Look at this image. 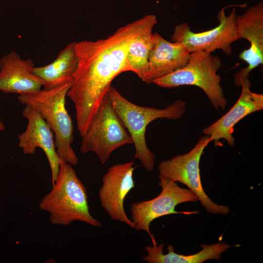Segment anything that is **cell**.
<instances>
[{
    "label": "cell",
    "instance_id": "5b68a950",
    "mask_svg": "<svg viewBox=\"0 0 263 263\" xmlns=\"http://www.w3.org/2000/svg\"><path fill=\"white\" fill-rule=\"evenodd\" d=\"M222 62L217 56L204 51L191 53L189 62L182 69L155 80L153 83L168 88L183 85L199 87L205 93L214 109L224 110L227 105L221 86L222 78L217 74Z\"/></svg>",
    "mask_w": 263,
    "mask_h": 263
},
{
    "label": "cell",
    "instance_id": "e0dca14e",
    "mask_svg": "<svg viewBox=\"0 0 263 263\" xmlns=\"http://www.w3.org/2000/svg\"><path fill=\"white\" fill-rule=\"evenodd\" d=\"M152 244V246L145 247L147 255L142 258L148 263H202L209 260H219L222 254L231 247L225 242L211 244H202L200 247L202 249L199 252L184 255L175 252L172 245L167 247L168 252L164 254L163 244L158 245L155 242Z\"/></svg>",
    "mask_w": 263,
    "mask_h": 263
},
{
    "label": "cell",
    "instance_id": "7c38bea8",
    "mask_svg": "<svg viewBox=\"0 0 263 263\" xmlns=\"http://www.w3.org/2000/svg\"><path fill=\"white\" fill-rule=\"evenodd\" d=\"M22 114L27 120L28 124L26 130L19 135L18 146L24 154H34L38 148L43 151L50 165L53 184L60 165L54 133L39 112L32 106L25 105Z\"/></svg>",
    "mask_w": 263,
    "mask_h": 263
},
{
    "label": "cell",
    "instance_id": "4fadbf2b",
    "mask_svg": "<svg viewBox=\"0 0 263 263\" xmlns=\"http://www.w3.org/2000/svg\"><path fill=\"white\" fill-rule=\"evenodd\" d=\"M241 95L233 106L220 118L209 126L204 128L203 132L209 136L210 141L217 143L224 139L230 146L235 145L233 136L234 127L246 116L263 109V94L252 92L248 78L241 84Z\"/></svg>",
    "mask_w": 263,
    "mask_h": 263
},
{
    "label": "cell",
    "instance_id": "ba28073f",
    "mask_svg": "<svg viewBox=\"0 0 263 263\" xmlns=\"http://www.w3.org/2000/svg\"><path fill=\"white\" fill-rule=\"evenodd\" d=\"M158 178V184L162 188L161 193L153 199L135 202L130 207L131 220L133 223V228L136 231L147 232L152 242L155 240L150 233V225L154 220L170 214L199 213L197 210L176 211V206L186 202L195 203L198 201L197 196L190 189L179 187L176 182L160 175Z\"/></svg>",
    "mask_w": 263,
    "mask_h": 263
},
{
    "label": "cell",
    "instance_id": "7a4b0ae2",
    "mask_svg": "<svg viewBox=\"0 0 263 263\" xmlns=\"http://www.w3.org/2000/svg\"><path fill=\"white\" fill-rule=\"evenodd\" d=\"M72 166L66 163L60 165L56 179L41 199L39 208L49 214L53 225L67 226L78 221L102 227L90 212L87 189Z\"/></svg>",
    "mask_w": 263,
    "mask_h": 263
},
{
    "label": "cell",
    "instance_id": "9c48e42d",
    "mask_svg": "<svg viewBox=\"0 0 263 263\" xmlns=\"http://www.w3.org/2000/svg\"><path fill=\"white\" fill-rule=\"evenodd\" d=\"M224 9L217 14L219 24L215 28L194 33L191 31L187 23L183 22L175 26L171 41L183 43L190 53L198 51L211 53L216 50H221L225 55H230L232 53V43L239 39L236 29L237 15L234 8L226 16Z\"/></svg>",
    "mask_w": 263,
    "mask_h": 263
},
{
    "label": "cell",
    "instance_id": "8fae6325",
    "mask_svg": "<svg viewBox=\"0 0 263 263\" xmlns=\"http://www.w3.org/2000/svg\"><path fill=\"white\" fill-rule=\"evenodd\" d=\"M236 29L239 39L244 38L250 43V47L239 55L247 64L235 75V84L240 86L249 73L263 63V1L251 6L243 15L236 16Z\"/></svg>",
    "mask_w": 263,
    "mask_h": 263
},
{
    "label": "cell",
    "instance_id": "277c9868",
    "mask_svg": "<svg viewBox=\"0 0 263 263\" xmlns=\"http://www.w3.org/2000/svg\"><path fill=\"white\" fill-rule=\"evenodd\" d=\"M73 82L49 90L42 89L30 94L19 95L18 100L36 109L54 133L55 142L60 164L75 166L78 159L71 145L74 141V127L65 107L67 93Z\"/></svg>",
    "mask_w": 263,
    "mask_h": 263
},
{
    "label": "cell",
    "instance_id": "d6986e66",
    "mask_svg": "<svg viewBox=\"0 0 263 263\" xmlns=\"http://www.w3.org/2000/svg\"><path fill=\"white\" fill-rule=\"evenodd\" d=\"M5 129V127L4 125V124L2 123V122L0 119V132L1 131L4 130Z\"/></svg>",
    "mask_w": 263,
    "mask_h": 263
},
{
    "label": "cell",
    "instance_id": "5bb4252c",
    "mask_svg": "<svg viewBox=\"0 0 263 263\" xmlns=\"http://www.w3.org/2000/svg\"><path fill=\"white\" fill-rule=\"evenodd\" d=\"M190 55L183 43L169 42L158 33H153L148 71L143 81L153 83L155 80L182 69L189 62Z\"/></svg>",
    "mask_w": 263,
    "mask_h": 263
},
{
    "label": "cell",
    "instance_id": "9a60e30c",
    "mask_svg": "<svg viewBox=\"0 0 263 263\" xmlns=\"http://www.w3.org/2000/svg\"><path fill=\"white\" fill-rule=\"evenodd\" d=\"M34 63L23 59L12 51L0 59V91L19 95L37 93L43 87L40 80L31 71Z\"/></svg>",
    "mask_w": 263,
    "mask_h": 263
},
{
    "label": "cell",
    "instance_id": "ac0fdd59",
    "mask_svg": "<svg viewBox=\"0 0 263 263\" xmlns=\"http://www.w3.org/2000/svg\"><path fill=\"white\" fill-rule=\"evenodd\" d=\"M153 28L135 38L129 46L125 59V72L132 71L143 81L148 71L149 56L152 45Z\"/></svg>",
    "mask_w": 263,
    "mask_h": 263
},
{
    "label": "cell",
    "instance_id": "3957f363",
    "mask_svg": "<svg viewBox=\"0 0 263 263\" xmlns=\"http://www.w3.org/2000/svg\"><path fill=\"white\" fill-rule=\"evenodd\" d=\"M107 94L132 140L135 148L134 158L138 159L146 170L152 171L156 157L147 145L145 132L147 126L158 118L179 119L186 112V102L177 100L164 109L142 107L127 100L112 85Z\"/></svg>",
    "mask_w": 263,
    "mask_h": 263
},
{
    "label": "cell",
    "instance_id": "6da1fadb",
    "mask_svg": "<svg viewBox=\"0 0 263 263\" xmlns=\"http://www.w3.org/2000/svg\"><path fill=\"white\" fill-rule=\"evenodd\" d=\"M157 23L148 15L119 28L106 38L75 42L77 68L67 95L74 103L77 130L87 132L113 79L125 72L130 45Z\"/></svg>",
    "mask_w": 263,
    "mask_h": 263
},
{
    "label": "cell",
    "instance_id": "30bf717a",
    "mask_svg": "<svg viewBox=\"0 0 263 263\" xmlns=\"http://www.w3.org/2000/svg\"><path fill=\"white\" fill-rule=\"evenodd\" d=\"M133 164L131 161L110 167L102 177L98 193L101 205L111 218L133 228V223L125 212L124 203L126 196L135 187Z\"/></svg>",
    "mask_w": 263,
    "mask_h": 263
},
{
    "label": "cell",
    "instance_id": "2e32d148",
    "mask_svg": "<svg viewBox=\"0 0 263 263\" xmlns=\"http://www.w3.org/2000/svg\"><path fill=\"white\" fill-rule=\"evenodd\" d=\"M75 44L73 41L67 44L52 62L32 68V73L40 80L43 89L49 90L73 82L78 63Z\"/></svg>",
    "mask_w": 263,
    "mask_h": 263
},
{
    "label": "cell",
    "instance_id": "8992f818",
    "mask_svg": "<svg viewBox=\"0 0 263 263\" xmlns=\"http://www.w3.org/2000/svg\"><path fill=\"white\" fill-rule=\"evenodd\" d=\"M81 137L80 152L83 154L94 152L102 164H105L110 159L112 152L117 149L133 144L107 94L86 133Z\"/></svg>",
    "mask_w": 263,
    "mask_h": 263
},
{
    "label": "cell",
    "instance_id": "52a82bcc",
    "mask_svg": "<svg viewBox=\"0 0 263 263\" xmlns=\"http://www.w3.org/2000/svg\"><path fill=\"white\" fill-rule=\"evenodd\" d=\"M210 143L209 136L205 135L188 153L161 161L158 165L159 175L187 186L209 213L225 215L229 213V207L213 202L205 192L201 181L200 161Z\"/></svg>",
    "mask_w": 263,
    "mask_h": 263
}]
</instances>
